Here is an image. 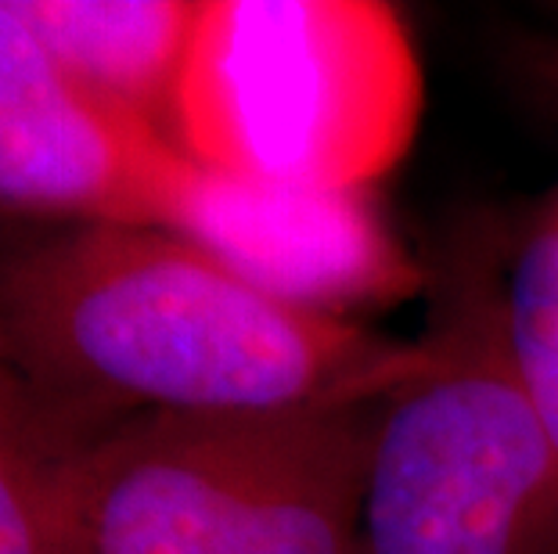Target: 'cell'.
I'll return each instance as SVG.
<instances>
[{
	"label": "cell",
	"mask_w": 558,
	"mask_h": 554,
	"mask_svg": "<svg viewBox=\"0 0 558 554\" xmlns=\"http://www.w3.org/2000/svg\"><path fill=\"white\" fill-rule=\"evenodd\" d=\"M429 357V338L284 303L162 227L80 223L0 253V364L76 443L159 410L375 407Z\"/></svg>",
	"instance_id": "cell-1"
},
{
	"label": "cell",
	"mask_w": 558,
	"mask_h": 554,
	"mask_svg": "<svg viewBox=\"0 0 558 554\" xmlns=\"http://www.w3.org/2000/svg\"><path fill=\"white\" fill-rule=\"evenodd\" d=\"M375 407L134 415L58 479V554H361Z\"/></svg>",
	"instance_id": "cell-2"
},
{
	"label": "cell",
	"mask_w": 558,
	"mask_h": 554,
	"mask_svg": "<svg viewBox=\"0 0 558 554\" xmlns=\"http://www.w3.org/2000/svg\"><path fill=\"white\" fill-rule=\"evenodd\" d=\"M418 115L422 69L397 8L206 0L173 145L239 181L372 192L408 156Z\"/></svg>",
	"instance_id": "cell-3"
},
{
	"label": "cell",
	"mask_w": 558,
	"mask_h": 554,
	"mask_svg": "<svg viewBox=\"0 0 558 554\" xmlns=\"http://www.w3.org/2000/svg\"><path fill=\"white\" fill-rule=\"evenodd\" d=\"M429 346L375 410L361 554H558V451L508 353L501 288L472 270Z\"/></svg>",
	"instance_id": "cell-4"
},
{
	"label": "cell",
	"mask_w": 558,
	"mask_h": 554,
	"mask_svg": "<svg viewBox=\"0 0 558 554\" xmlns=\"http://www.w3.org/2000/svg\"><path fill=\"white\" fill-rule=\"evenodd\" d=\"M206 170L58 58L0 0V213L181 231Z\"/></svg>",
	"instance_id": "cell-5"
},
{
	"label": "cell",
	"mask_w": 558,
	"mask_h": 554,
	"mask_svg": "<svg viewBox=\"0 0 558 554\" xmlns=\"http://www.w3.org/2000/svg\"><path fill=\"white\" fill-rule=\"evenodd\" d=\"M173 234L206 245L278 299L347 321L353 310L393 306L422 288V267L367 192L256 184L206 170Z\"/></svg>",
	"instance_id": "cell-6"
},
{
	"label": "cell",
	"mask_w": 558,
	"mask_h": 554,
	"mask_svg": "<svg viewBox=\"0 0 558 554\" xmlns=\"http://www.w3.org/2000/svg\"><path fill=\"white\" fill-rule=\"evenodd\" d=\"M73 73L173 140L198 4L187 0H19Z\"/></svg>",
	"instance_id": "cell-7"
},
{
	"label": "cell",
	"mask_w": 558,
	"mask_h": 554,
	"mask_svg": "<svg viewBox=\"0 0 558 554\" xmlns=\"http://www.w3.org/2000/svg\"><path fill=\"white\" fill-rule=\"evenodd\" d=\"M76 446L0 364V554H58V479Z\"/></svg>",
	"instance_id": "cell-8"
},
{
	"label": "cell",
	"mask_w": 558,
	"mask_h": 554,
	"mask_svg": "<svg viewBox=\"0 0 558 554\" xmlns=\"http://www.w3.org/2000/svg\"><path fill=\"white\" fill-rule=\"evenodd\" d=\"M501 324L519 382L558 451V220L551 213L537 217L512 259L501 285Z\"/></svg>",
	"instance_id": "cell-9"
},
{
	"label": "cell",
	"mask_w": 558,
	"mask_h": 554,
	"mask_svg": "<svg viewBox=\"0 0 558 554\" xmlns=\"http://www.w3.org/2000/svg\"><path fill=\"white\" fill-rule=\"evenodd\" d=\"M537 73H541V79L551 87V94L558 98V44H551L548 51H544V58L537 62Z\"/></svg>",
	"instance_id": "cell-10"
},
{
	"label": "cell",
	"mask_w": 558,
	"mask_h": 554,
	"mask_svg": "<svg viewBox=\"0 0 558 554\" xmlns=\"http://www.w3.org/2000/svg\"><path fill=\"white\" fill-rule=\"evenodd\" d=\"M548 213H551V217H555V220H558V195H555V198H551V206H548Z\"/></svg>",
	"instance_id": "cell-11"
}]
</instances>
